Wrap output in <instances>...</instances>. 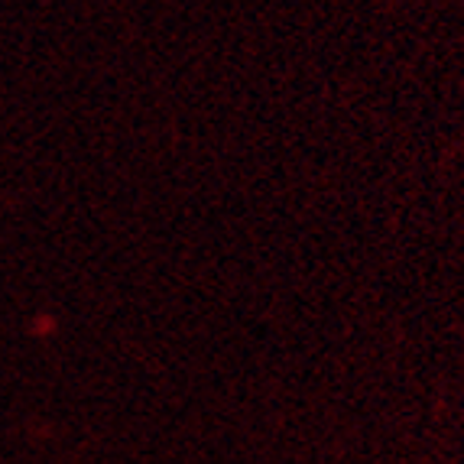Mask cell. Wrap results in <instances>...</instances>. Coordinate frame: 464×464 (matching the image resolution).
<instances>
[]
</instances>
